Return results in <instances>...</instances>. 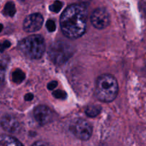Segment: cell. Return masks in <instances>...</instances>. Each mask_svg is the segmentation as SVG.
<instances>
[{
  "instance_id": "cell-8",
  "label": "cell",
  "mask_w": 146,
  "mask_h": 146,
  "mask_svg": "<svg viewBox=\"0 0 146 146\" xmlns=\"http://www.w3.org/2000/svg\"><path fill=\"white\" fill-rule=\"evenodd\" d=\"M34 116L36 121L41 125H46L51 122L52 119V112L46 106H38L34 109Z\"/></svg>"
},
{
  "instance_id": "cell-6",
  "label": "cell",
  "mask_w": 146,
  "mask_h": 146,
  "mask_svg": "<svg viewBox=\"0 0 146 146\" xmlns=\"http://www.w3.org/2000/svg\"><path fill=\"white\" fill-rule=\"evenodd\" d=\"M93 26L98 29H105L109 25L110 15L108 11L104 8H98L94 10L91 17Z\"/></svg>"
},
{
  "instance_id": "cell-1",
  "label": "cell",
  "mask_w": 146,
  "mask_h": 146,
  "mask_svg": "<svg viewBox=\"0 0 146 146\" xmlns=\"http://www.w3.org/2000/svg\"><path fill=\"white\" fill-rule=\"evenodd\" d=\"M87 9L84 4H71L64 11L60 19L63 34L69 38H78L86 29Z\"/></svg>"
},
{
  "instance_id": "cell-17",
  "label": "cell",
  "mask_w": 146,
  "mask_h": 146,
  "mask_svg": "<svg viewBox=\"0 0 146 146\" xmlns=\"http://www.w3.org/2000/svg\"><path fill=\"white\" fill-rule=\"evenodd\" d=\"M46 27L47 29L50 32H53L56 30V24L53 20H48L46 24Z\"/></svg>"
},
{
  "instance_id": "cell-24",
  "label": "cell",
  "mask_w": 146,
  "mask_h": 146,
  "mask_svg": "<svg viewBox=\"0 0 146 146\" xmlns=\"http://www.w3.org/2000/svg\"><path fill=\"white\" fill-rule=\"evenodd\" d=\"M19 1H24V0H19Z\"/></svg>"
},
{
  "instance_id": "cell-11",
  "label": "cell",
  "mask_w": 146,
  "mask_h": 146,
  "mask_svg": "<svg viewBox=\"0 0 146 146\" xmlns=\"http://www.w3.org/2000/svg\"><path fill=\"white\" fill-rule=\"evenodd\" d=\"M9 64V58L7 55L0 53V87L3 85L5 78V70Z\"/></svg>"
},
{
  "instance_id": "cell-2",
  "label": "cell",
  "mask_w": 146,
  "mask_h": 146,
  "mask_svg": "<svg viewBox=\"0 0 146 146\" xmlns=\"http://www.w3.org/2000/svg\"><path fill=\"white\" fill-rule=\"evenodd\" d=\"M118 93V85L116 79L110 74H103L96 81V95L104 102H111L115 98Z\"/></svg>"
},
{
  "instance_id": "cell-5",
  "label": "cell",
  "mask_w": 146,
  "mask_h": 146,
  "mask_svg": "<svg viewBox=\"0 0 146 146\" xmlns=\"http://www.w3.org/2000/svg\"><path fill=\"white\" fill-rule=\"evenodd\" d=\"M71 130L73 133L79 139L87 141L92 134V126L87 121L77 119L71 125Z\"/></svg>"
},
{
  "instance_id": "cell-15",
  "label": "cell",
  "mask_w": 146,
  "mask_h": 146,
  "mask_svg": "<svg viewBox=\"0 0 146 146\" xmlns=\"http://www.w3.org/2000/svg\"><path fill=\"white\" fill-rule=\"evenodd\" d=\"M62 7H63V4L61 2V1H54V4H52L51 6H50L49 9L51 11H53V12L57 13L61 9Z\"/></svg>"
},
{
  "instance_id": "cell-7",
  "label": "cell",
  "mask_w": 146,
  "mask_h": 146,
  "mask_svg": "<svg viewBox=\"0 0 146 146\" xmlns=\"http://www.w3.org/2000/svg\"><path fill=\"white\" fill-rule=\"evenodd\" d=\"M44 19L38 13L32 14L26 17L23 23V28L27 32L33 33L38 31L42 27Z\"/></svg>"
},
{
  "instance_id": "cell-9",
  "label": "cell",
  "mask_w": 146,
  "mask_h": 146,
  "mask_svg": "<svg viewBox=\"0 0 146 146\" xmlns=\"http://www.w3.org/2000/svg\"><path fill=\"white\" fill-rule=\"evenodd\" d=\"M1 125L4 130L11 133H16L21 129V125L17 118L11 115H6L1 120Z\"/></svg>"
},
{
  "instance_id": "cell-13",
  "label": "cell",
  "mask_w": 146,
  "mask_h": 146,
  "mask_svg": "<svg viewBox=\"0 0 146 146\" xmlns=\"http://www.w3.org/2000/svg\"><path fill=\"white\" fill-rule=\"evenodd\" d=\"M101 107L98 105L88 106L86 108V113L89 117H96L101 113Z\"/></svg>"
},
{
  "instance_id": "cell-16",
  "label": "cell",
  "mask_w": 146,
  "mask_h": 146,
  "mask_svg": "<svg viewBox=\"0 0 146 146\" xmlns=\"http://www.w3.org/2000/svg\"><path fill=\"white\" fill-rule=\"evenodd\" d=\"M52 94L56 98H58V99H65L67 97L66 93L64 91H61V90H56V91H54Z\"/></svg>"
},
{
  "instance_id": "cell-22",
  "label": "cell",
  "mask_w": 146,
  "mask_h": 146,
  "mask_svg": "<svg viewBox=\"0 0 146 146\" xmlns=\"http://www.w3.org/2000/svg\"><path fill=\"white\" fill-rule=\"evenodd\" d=\"M33 98H34V95L32 94H27L24 96V99L27 101H31Z\"/></svg>"
},
{
  "instance_id": "cell-4",
  "label": "cell",
  "mask_w": 146,
  "mask_h": 146,
  "mask_svg": "<svg viewBox=\"0 0 146 146\" xmlns=\"http://www.w3.org/2000/svg\"><path fill=\"white\" fill-rule=\"evenodd\" d=\"M74 50L70 44L64 41H56L50 46L48 55L53 62L62 64L73 55Z\"/></svg>"
},
{
  "instance_id": "cell-21",
  "label": "cell",
  "mask_w": 146,
  "mask_h": 146,
  "mask_svg": "<svg viewBox=\"0 0 146 146\" xmlns=\"http://www.w3.org/2000/svg\"><path fill=\"white\" fill-rule=\"evenodd\" d=\"M31 146H51L47 143L44 142V141H37L35 143L33 144Z\"/></svg>"
},
{
  "instance_id": "cell-10",
  "label": "cell",
  "mask_w": 146,
  "mask_h": 146,
  "mask_svg": "<svg viewBox=\"0 0 146 146\" xmlns=\"http://www.w3.org/2000/svg\"><path fill=\"white\" fill-rule=\"evenodd\" d=\"M0 146H24L17 138L8 135H0Z\"/></svg>"
},
{
  "instance_id": "cell-18",
  "label": "cell",
  "mask_w": 146,
  "mask_h": 146,
  "mask_svg": "<svg viewBox=\"0 0 146 146\" xmlns=\"http://www.w3.org/2000/svg\"><path fill=\"white\" fill-rule=\"evenodd\" d=\"M11 46V43L8 40H5L3 42L0 43V53H2L5 51L7 48H8L9 47Z\"/></svg>"
},
{
  "instance_id": "cell-12",
  "label": "cell",
  "mask_w": 146,
  "mask_h": 146,
  "mask_svg": "<svg viewBox=\"0 0 146 146\" xmlns=\"http://www.w3.org/2000/svg\"><path fill=\"white\" fill-rule=\"evenodd\" d=\"M25 77L26 75L24 73V71H22L19 68L14 70L12 73V75H11V78H12L13 82L17 84H19L21 82H23L24 80L25 79Z\"/></svg>"
},
{
  "instance_id": "cell-19",
  "label": "cell",
  "mask_w": 146,
  "mask_h": 146,
  "mask_svg": "<svg viewBox=\"0 0 146 146\" xmlns=\"http://www.w3.org/2000/svg\"><path fill=\"white\" fill-rule=\"evenodd\" d=\"M139 7L143 16L146 19V0H141Z\"/></svg>"
},
{
  "instance_id": "cell-14",
  "label": "cell",
  "mask_w": 146,
  "mask_h": 146,
  "mask_svg": "<svg viewBox=\"0 0 146 146\" xmlns=\"http://www.w3.org/2000/svg\"><path fill=\"white\" fill-rule=\"evenodd\" d=\"M16 13L15 4L12 1H9L5 4L3 9V14L7 17H12Z\"/></svg>"
},
{
  "instance_id": "cell-23",
  "label": "cell",
  "mask_w": 146,
  "mask_h": 146,
  "mask_svg": "<svg viewBox=\"0 0 146 146\" xmlns=\"http://www.w3.org/2000/svg\"><path fill=\"white\" fill-rule=\"evenodd\" d=\"M2 29H3V25L1 24H0V32L2 31Z\"/></svg>"
},
{
  "instance_id": "cell-20",
  "label": "cell",
  "mask_w": 146,
  "mask_h": 146,
  "mask_svg": "<svg viewBox=\"0 0 146 146\" xmlns=\"http://www.w3.org/2000/svg\"><path fill=\"white\" fill-rule=\"evenodd\" d=\"M57 84H58L57 81H52L50 83H48V86H47V88H48V89L50 90V91H53V90L55 89L56 87L57 86Z\"/></svg>"
},
{
  "instance_id": "cell-3",
  "label": "cell",
  "mask_w": 146,
  "mask_h": 146,
  "mask_svg": "<svg viewBox=\"0 0 146 146\" xmlns=\"http://www.w3.org/2000/svg\"><path fill=\"white\" fill-rule=\"evenodd\" d=\"M19 47L25 56L31 59H38L45 51V43L40 35H31L23 39Z\"/></svg>"
}]
</instances>
